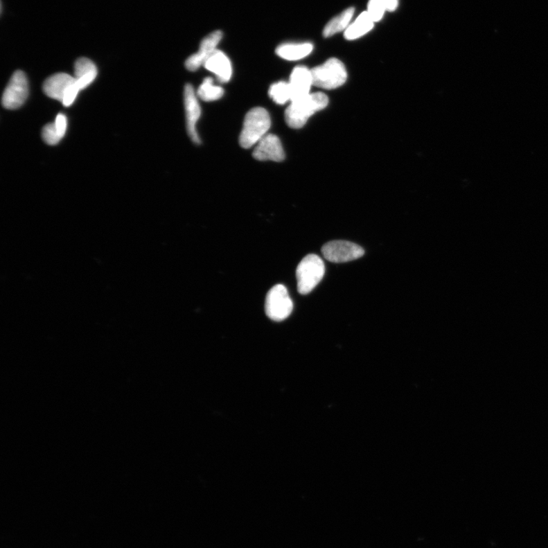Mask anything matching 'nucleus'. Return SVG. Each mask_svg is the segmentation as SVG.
Instances as JSON below:
<instances>
[{
  "instance_id": "nucleus-20",
  "label": "nucleus",
  "mask_w": 548,
  "mask_h": 548,
  "mask_svg": "<svg viewBox=\"0 0 548 548\" xmlns=\"http://www.w3.org/2000/svg\"><path fill=\"white\" fill-rule=\"evenodd\" d=\"M42 138L44 141L48 145H57L62 137L58 133L55 122L46 125L42 130Z\"/></svg>"
},
{
  "instance_id": "nucleus-14",
  "label": "nucleus",
  "mask_w": 548,
  "mask_h": 548,
  "mask_svg": "<svg viewBox=\"0 0 548 548\" xmlns=\"http://www.w3.org/2000/svg\"><path fill=\"white\" fill-rule=\"evenodd\" d=\"M75 80L80 90L86 89L94 82L98 75L97 67L89 59L80 58L75 64Z\"/></svg>"
},
{
  "instance_id": "nucleus-11",
  "label": "nucleus",
  "mask_w": 548,
  "mask_h": 548,
  "mask_svg": "<svg viewBox=\"0 0 548 548\" xmlns=\"http://www.w3.org/2000/svg\"><path fill=\"white\" fill-rule=\"evenodd\" d=\"M291 103L310 94L313 86L310 69L306 67H297L293 69L290 78Z\"/></svg>"
},
{
  "instance_id": "nucleus-1",
  "label": "nucleus",
  "mask_w": 548,
  "mask_h": 548,
  "mask_svg": "<svg viewBox=\"0 0 548 548\" xmlns=\"http://www.w3.org/2000/svg\"><path fill=\"white\" fill-rule=\"evenodd\" d=\"M328 105V98L322 92L308 94L291 103L285 112V122L291 128H302L311 116L325 109Z\"/></svg>"
},
{
  "instance_id": "nucleus-6",
  "label": "nucleus",
  "mask_w": 548,
  "mask_h": 548,
  "mask_svg": "<svg viewBox=\"0 0 548 548\" xmlns=\"http://www.w3.org/2000/svg\"><path fill=\"white\" fill-rule=\"evenodd\" d=\"M28 96V83L27 77L22 71L15 72L6 87L3 98L2 104L6 109L14 110L19 109L24 103Z\"/></svg>"
},
{
  "instance_id": "nucleus-12",
  "label": "nucleus",
  "mask_w": 548,
  "mask_h": 548,
  "mask_svg": "<svg viewBox=\"0 0 548 548\" xmlns=\"http://www.w3.org/2000/svg\"><path fill=\"white\" fill-rule=\"evenodd\" d=\"M76 82L74 77L64 73H57L46 80L43 90L46 96L63 102L66 91Z\"/></svg>"
},
{
  "instance_id": "nucleus-9",
  "label": "nucleus",
  "mask_w": 548,
  "mask_h": 548,
  "mask_svg": "<svg viewBox=\"0 0 548 548\" xmlns=\"http://www.w3.org/2000/svg\"><path fill=\"white\" fill-rule=\"evenodd\" d=\"M253 157L258 161H283L285 153L279 137L267 134L262 138L254 150Z\"/></svg>"
},
{
  "instance_id": "nucleus-2",
  "label": "nucleus",
  "mask_w": 548,
  "mask_h": 548,
  "mask_svg": "<svg viewBox=\"0 0 548 548\" xmlns=\"http://www.w3.org/2000/svg\"><path fill=\"white\" fill-rule=\"evenodd\" d=\"M271 125L268 112L262 107H254L245 116L239 143L244 149L252 148L267 135Z\"/></svg>"
},
{
  "instance_id": "nucleus-8",
  "label": "nucleus",
  "mask_w": 548,
  "mask_h": 548,
  "mask_svg": "<svg viewBox=\"0 0 548 548\" xmlns=\"http://www.w3.org/2000/svg\"><path fill=\"white\" fill-rule=\"evenodd\" d=\"M184 106L186 112L188 134L191 141L196 144L200 143V139L197 131V123L202 114L194 88L187 84L184 88Z\"/></svg>"
},
{
  "instance_id": "nucleus-4",
  "label": "nucleus",
  "mask_w": 548,
  "mask_h": 548,
  "mask_svg": "<svg viewBox=\"0 0 548 548\" xmlns=\"http://www.w3.org/2000/svg\"><path fill=\"white\" fill-rule=\"evenodd\" d=\"M313 86L324 89H335L346 82L347 73L341 60L330 58L325 64L311 71Z\"/></svg>"
},
{
  "instance_id": "nucleus-10",
  "label": "nucleus",
  "mask_w": 548,
  "mask_h": 548,
  "mask_svg": "<svg viewBox=\"0 0 548 548\" xmlns=\"http://www.w3.org/2000/svg\"><path fill=\"white\" fill-rule=\"evenodd\" d=\"M222 38L221 30H215L209 35H207L200 43V49L197 53L191 56L186 62L185 67L189 71L195 72L204 65L205 61L210 58L212 53L217 50V47Z\"/></svg>"
},
{
  "instance_id": "nucleus-22",
  "label": "nucleus",
  "mask_w": 548,
  "mask_h": 548,
  "mask_svg": "<svg viewBox=\"0 0 548 548\" xmlns=\"http://www.w3.org/2000/svg\"><path fill=\"white\" fill-rule=\"evenodd\" d=\"M80 91H81L80 89L78 86H77V84L75 82L66 91L62 104H63L65 107L72 105L77 97V95L79 94Z\"/></svg>"
},
{
  "instance_id": "nucleus-17",
  "label": "nucleus",
  "mask_w": 548,
  "mask_h": 548,
  "mask_svg": "<svg viewBox=\"0 0 548 548\" xmlns=\"http://www.w3.org/2000/svg\"><path fill=\"white\" fill-rule=\"evenodd\" d=\"M354 14V9L353 7L346 9L337 17L331 19L324 29L323 35L326 37H331L337 33H341L342 30L348 28L350 21H351Z\"/></svg>"
},
{
  "instance_id": "nucleus-18",
  "label": "nucleus",
  "mask_w": 548,
  "mask_h": 548,
  "mask_svg": "<svg viewBox=\"0 0 548 548\" xmlns=\"http://www.w3.org/2000/svg\"><path fill=\"white\" fill-rule=\"evenodd\" d=\"M223 94V89L215 86L213 80L211 77H207L197 90L198 97L204 102L217 101L222 97Z\"/></svg>"
},
{
  "instance_id": "nucleus-15",
  "label": "nucleus",
  "mask_w": 548,
  "mask_h": 548,
  "mask_svg": "<svg viewBox=\"0 0 548 548\" xmlns=\"http://www.w3.org/2000/svg\"><path fill=\"white\" fill-rule=\"evenodd\" d=\"M312 51L313 45L310 43L284 44L276 48V53L284 60L294 61L305 58L310 55Z\"/></svg>"
},
{
  "instance_id": "nucleus-24",
  "label": "nucleus",
  "mask_w": 548,
  "mask_h": 548,
  "mask_svg": "<svg viewBox=\"0 0 548 548\" xmlns=\"http://www.w3.org/2000/svg\"><path fill=\"white\" fill-rule=\"evenodd\" d=\"M399 0H382L386 11L394 12L398 6Z\"/></svg>"
},
{
  "instance_id": "nucleus-23",
  "label": "nucleus",
  "mask_w": 548,
  "mask_h": 548,
  "mask_svg": "<svg viewBox=\"0 0 548 548\" xmlns=\"http://www.w3.org/2000/svg\"><path fill=\"white\" fill-rule=\"evenodd\" d=\"M55 125L57 127L59 134L62 138H63L66 134V131L67 129V119L66 116L63 114H59L57 116Z\"/></svg>"
},
{
  "instance_id": "nucleus-5",
  "label": "nucleus",
  "mask_w": 548,
  "mask_h": 548,
  "mask_svg": "<svg viewBox=\"0 0 548 548\" xmlns=\"http://www.w3.org/2000/svg\"><path fill=\"white\" fill-rule=\"evenodd\" d=\"M292 310V301L283 285H276L269 290L265 302V312L269 319L278 322L284 321Z\"/></svg>"
},
{
  "instance_id": "nucleus-19",
  "label": "nucleus",
  "mask_w": 548,
  "mask_h": 548,
  "mask_svg": "<svg viewBox=\"0 0 548 548\" xmlns=\"http://www.w3.org/2000/svg\"><path fill=\"white\" fill-rule=\"evenodd\" d=\"M269 96L278 105H284L291 101V91L289 82L282 81L273 84L269 89Z\"/></svg>"
},
{
  "instance_id": "nucleus-13",
  "label": "nucleus",
  "mask_w": 548,
  "mask_h": 548,
  "mask_svg": "<svg viewBox=\"0 0 548 548\" xmlns=\"http://www.w3.org/2000/svg\"><path fill=\"white\" fill-rule=\"evenodd\" d=\"M204 67L213 73L219 82H228L233 74V68L228 57L223 52L215 50L204 64Z\"/></svg>"
},
{
  "instance_id": "nucleus-7",
  "label": "nucleus",
  "mask_w": 548,
  "mask_h": 548,
  "mask_svg": "<svg viewBox=\"0 0 548 548\" xmlns=\"http://www.w3.org/2000/svg\"><path fill=\"white\" fill-rule=\"evenodd\" d=\"M321 252L325 258L333 263H345L364 256V249L360 245L347 241H332L322 247Z\"/></svg>"
},
{
  "instance_id": "nucleus-3",
  "label": "nucleus",
  "mask_w": 548,
  "mask_h": 548,
  "mask_svg": "<svg viewBox=\"0 0 548 548\" xmlns=\"http://www.w3.org/2000/svg\"><path fill=\"white\" fill-rule=\"evenodd\" d=\"M326 273L325 264L316 254H308L301 260L297 269V289L300 294L311 292Z\"/></svg>"
},
{
  "instance_id": "nucleus-21",
  "label": "nucleus",
  "mask_w": 548,
  "mask_h": 548,
  "mask_svg": "<svg viewBox=\"0 0 548 548\" xmlns=\"http://www.w3.org/2000/svg\"><path fill=\"white\" fill-rule=\"evenodd\" d=\"M385 11L382 0H369L367 12L374 22L380 21Z\"/></svg>"
},
{
  "instance_id": "nucleus-16",
  "label": "nucleus",
  "mask_w": 548,
  "mask_h": 548,
  "mask_svg": "<svg viewBox=\"0 0 548 548\" xmlns=\"http://www.w3.org/2000/svg\"><path fill=\"white\" fill-rule=\"evenodd\" d=\"M374 21L367 12H362L352 25L345 30L344 37L347 40H355L367 34L373 29Z\"/></svg>"
}]
</instances>
